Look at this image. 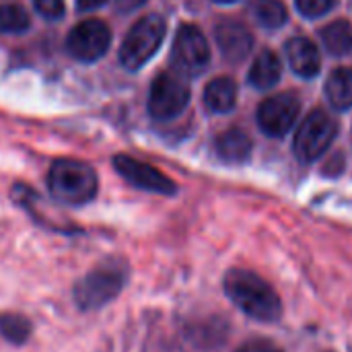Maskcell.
Listing matches in <instances>:
<instances>
[{
  "label": "cell",
  "instance_id": "cell-1",
  "mask_svg": "<svg viewBox=\"0 0 352 352\" xmlns=\"http://www.w3.org/2000/svg\"><path fill=\"white\" fill-rule=\"evenodd\" d=\"M227 297L248 318L262 324H276L283 318V303L276 291L256 272L233 268L223 280Z\"/></svg>",
  "mask_w": 352,
  "mask_h": 352
},
{
  "label": "cell",
  "instance_id": "cell-2",
  "mask_svg": "<svg viewBox=\"0 0 352 352\" xmlns=\"http://www.w3.org/2000/svg\"><path fill=\"white\" fill-rule=\"evenodd\" d=\"M130 278V266L120 258H109L76 280L72 297L78 309L95 311L113 301Z\"/></svg>",
  "mask_w": 352,
  "mask_h": 352
},
{
  "label": "cell",
  "instance_id": "cell-3",
  "mask_svg": "<svg viewBox=\"0 0 352 352\" xmlns=\"http://www.w3.org/2000/svg\"><path fill=\"white\" fill-rule=\"evenodd\" d=\"M50 194L68 206H82L97 196L99 179L93 167L72 159L56 161L47 171Z\"/></svg>",
  "mask_w": 352,
  "mask_h": 352
},
{
  "label": "cell",
  "instance_id": "cell-4",
  "mask_svg": "<svg viewBox=\"0 0 352 352\" xmlns=\"http://www.w3.org/2000/svg\"><path fill=\"white\" fill-rule=\"evenodd\" d=\"M165 31H167V23L161 14H146L138 19L128 31L120 47L122 64L128 70H138L142 64H146L161 47Z\"/></svg>",
  "mask_w": 352,
  "mask_h": 352
},
{
  "label": "cell",
  "instance_id": "cell-5",
  "mask_svg": "<svg viewBox=\"0 0 352 352\" xmlns=\"http://www.w3.org/2000/svg\"><path fill=\"white\" fill-rule=\"evenodd\" d=\"M336 132H338L336 122L328 113L320 109L311 111L295 134L293 146H295L297 159L301 163H311L320 159L326 153V148L334 142Z\"/></svg>",
  "mask_w": 352,
  "mask_h": 352
},
{
  "label": "cell",
  "instance_id": "cell-6",
  "mask_svg": "<svg viewBox=\"0 0 352 352\" xmlns=\"http://www.w3.org/2000/svg\"><path fill=\"white\" fill-rule=\"evenodd\" d=\"M171 62L175 70L186 76H198L206 70L210 62V47L204 33L196 25H182L177 29Z\"/></svg>",
  "mask_w": 352,
  "mask_h": 352
},
{
  "label": "cell",
  "instance_id": "cell-7",
  "mask_svg": "<svg viewBox=\"0 0 352 352\" xmlns=\"http://www.w3.org/2000/svg\"><path fill=\"white\" fill-rule=\"evenodd\" d=\"M190 103V87L175 74H159L148 93V113L155 120H173Z\"/></svg>",
  "mask_w": 352,
  "mask_h": 352
},
{
  "label": "cell",
  "instance_id": "cell-8",
  "mask_svg": "<svg viewBox=\"0 0 352 352\" xmlns=\"http://www.w3.org/2000/svg\"><path fill=\"white\" fill-rule=\"evenodd\" d=\"M109 43H111L109 27L103 21L89 19V21L78 23L70 31V35L66 39V50L76 60L95 62V60H99L107 52Z\"/></svg>",
  "mask_w": 352,
  "mask_h": 352
},
{
  "label": "cell",
  "instance_id": "cell-9",
  "mask_svg": "<svg viewBox=\"0 0 352 352\" xmlns=\"http://www.w3.org/2000/svg\"><path fill=\"white\" fill-rule=\"evenodd\" d=\"M299 109H301V103L297 95L293 93H280V95L268 97L258 107V126L266 136L280 138L293 128L299 116Z\"/></svg>",
  "mask_w": 352,
  "mask_h": 352
},
{
  "label": "cell",
  "instance_id": "cell-10",
  "mask_svg": "<svg viewBox=\"0 0 352 352\" xmlns=\"http://www.w3.org/2000/svg\"><path fill=\"white\" fill-rule=\"evenodd\" d=\"M113 167L126 182H130L132 186H136L140 190L163 194V196H173L177 192V186L165 173H161L157 167L146 165V163L132 159L128 155L113 157Z\"/></svg>",
  "mask_w": 352,
  "mask_h": 352
},
{
  "label": "cell",
  "instance_id": "cell-11",
  "mask_svg": "<svg viewBox=\"0 0 352 352\" xmlns=\"http://www.w3.org/2000/svg\"><path fill=\"white\" fill-rule=\"evenodd\" d=\"M214 39L219 43L221 54L229 62H241L254 47V35L243 23L223 21L214 27Z\"/></svg>",
  "mask_w": 352,
  "mask_h": 352
},
{
  "label": "cell",
  "instance_id": "cell-12",
  "mask_svg": "<svg viewBox=\"0 0 352 352\" xmlns=\"http://www.w3.org/2000/svg\"><path fill=\"white\" fill-rule=\"evenodd\" d=\"M287 58L291 68L303 76V78H314L320 72L322 66V58H320V50L318 45L307 39V37H293L287 43Z\"/></svg>",
  "mask_w": 352,
  "mask_h": 352
},
{
  "label": "cell",
  "instance_id": "cell-13",
  "mask_svg": "<svg viewBox=\"0 0 352 352\" xmlns=\"http://www.w3.org/2000/svg\"><path fill=\"white\" fill-rule=\"evenodd\" d=\"M214 151H217L221 161L239 165V163H245L250 159V155H252V140H250V136L243 130L231 128V130L223 132L221 136H217Z\"/></svg>",
  "mask_w": 352,
  "mask_h": 352
},
{
  "label": "cell",
  "instance_id": "cell-14",
  "mask_svg": "<svg viewBox=\"0 0 352 352\" xmlns=\"http://www.w3.org/2000/svg\"><path fill=\"white\" fill-rule=\"evenodd\" d=\"M235 103H237V87L229 76H219L210 80L208 87L204 89V105L214 113H227L235 107Z\"/></svg>",
  "mask_w": 352,
  "mask_h": 352
},
{
  "label": "cell",
  "instance_id": "cell-15",
  "mask_svg": "<svg viewBox=\"0 0 352 352\" xmlns=\"http://www.w3.org/2000/svg\"><path fill=\"white\" fill-rule=\"evenodd\" d=\"M280 74H283V66H280L278 56L274 52H270V50H264L256 58L248 78L256 89H270V87H274L278 82Z\"/></svg>",
  "mask_w": 352,
  "mask_h": 352
},
{
  "label": "cell",
  "instance_id": "cell-16",
  "mask_svg": "<svg viewBox=\"0 0 352 352\" xmlns=\"http://www.w3.org/2000/svg\"><path fill=\"white\" fill-rule=\"evenodd\" d=\"M326 95L336 109L352 107V70L338 68L326 80Z\"/></svg>",
  "mask_w": 352,
  "mask_h": 352
},
{
  "label": "cell",
  "instance_id": "cell-17",
  "mask_svg": "<svg viewBox=\"0 0 352 352\" xmlns=\"http://www.w3.org/2000/svg\"><path fill=\"white\" fill-rule=\"evenodd\" d=\"M322 39L332 56H346L352 50V25L344 19L332 21L322 29Z\"/></svg>",
  "mask_w": 352,
  "mask_h": 352
},
{
  "label": "cell",
  "instance_id": "cell-18",
  "mask_svg": "<svg viewBox=\"0 0 352 352\" xmlns=\"http://www.w3.org/2000/svg\"><path fill=\"white\" fill-rule=\"evenodd\" d=\"M33 326L21 314H0V336L10 344H25L31 338Z\"/></svg>",
  "mask_w": 352,
  "mask_h": 352
},
{
  "label": "cell",
  "instance_id": "cell-19",
  "mask_svg": "<svg viewBox=\"0 0 352 352\" xmlns=\"http://www.w3.org/2000/svg\"><path fill=\"white\" fill-rule=\"evenodd\" d=\"M254 14L258 23L266 29H278L287 23L289 14L280 0H256Z\"/></svg>",
  "mask_w": 352,
  "mask_h": 352
},
{
  "label": "cell",
  "instance_id": "cell-20",
  "mask_svg": "<svg viewBox=\"0 0 352 352\" xmlns=\"http://www.w3.org/2000/svg\"><path fill=\"white\" fill-rule=\"evenodd\" d=\"M31 25L27 10L19 4H0V31L23 33Z\"/></svg>",
  "mask_w": 352,
  "mask_h": 352
},
{
  "label": "cell",
  "instance_id": "cell-21",
  "mask_svg": "<svg viewBox=\"0 0 352 352\" xmlns=\"http://www.w3.org/2000/svg\"><path fill=\"white\" fill-rule=\"evenodd\" d=\"M334 6H336V0H297V10L307 19L324 16Z\"/></svg>",
  "mask_w": 352,
  "mask_h": 352
},
{
  "label": "cell",
  "instance_id": "cell-22",
  "mask_svg": "<svg viewBox=\"0 0 352 352\" xmlns=\"http://www.w3.org/2000/svg\"><path fill=\"white\" fill-rule=\"evenodd\" d=\"M35 8L52 21H58L64 16V0H35Z\"/></svg>",
  "mask_w": 352,
  "mask_h": 352
},
{
  "label": "cell",
  "instance_id": "cell-23",
  "mask_svg": "<svg viewBox=\"0 0 352 352\" xmlns=\"http://www.w3.org/2000/svg\"><path fill=\"white\" fill-rule=\"evenodd\" d=\"M237 352H283V349L278 344H274L272 340L254 338V340H248L245 344H241Z\"/></svg>",
  "mask_w": 352,
  "mask_h": 352
},
{
  "label": "cell",
  "instance_id": "cell-24",
  "mask_svg": "<svg viewBox=\"0 0 352 352\" xmlns=\"http://www.w3.org/2000/svg\"><path fill=\"white\" fill-rule=\"evenodd\" d=\"M116 2V8L120 12H132L136 8H140L146 0H113Z\"/></svg>",
  "mask_w": 352,
  "mask_h": 352
},
{
  "label": "cell",
  "instance_id": "cell-25",
  "mask_svg": "<svg viewBox=\"0 0 352 352\" xmlns=\"http://www.w3.org/2000/svg\"><path fill=\"white\" fill-rule=\"evenodd\" d=\"M107 0H76V6H78V10H95V8H99V6H103Z\"/></svg>",
  "mask_w": 352,
  "mask_h": 352
},
{
  "label": "cell",
  "instance_id": "cell-26",
  "mask_svg": "<svg viewBox=\"0 0 352 352\" xmlns=\"http://www.w3.org/2000/svg\"><path fill=\"white\" fill-rule=\"evenodd\" d=\"M214 2H219V4H231V2H237V0H214Z\"/></svg>",
  "mask_w": 352,
  "mask_h": 352
}]
</instances>
